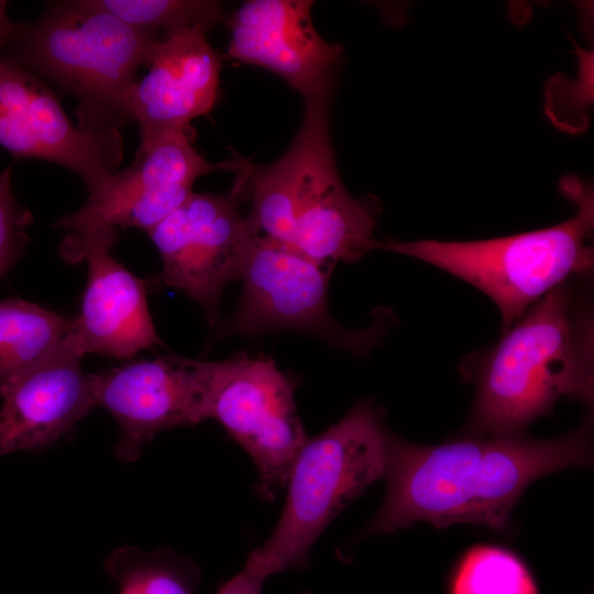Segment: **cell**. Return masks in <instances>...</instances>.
Masks as SVG:
<instances>
[{"mask_svg": "<svg viewBox=\"0 0 594 594\" xmlns=\"http://www.w3.org/2000/svg\"><path fill=\"white\" fill-rule=\"evenodd\" d=\"M592 416L550 440L525 433L464 437L439 446L406 441L389 432L386 494L361 536L393 532L418 521L435 528L469 522L509 528L525 490L547 474L593 460Z\"/></svg>", "mask_w": 594, "mask_h": 594, "instance_id": "1", "label": "cell"}, {"mask_svg": "<svg viewBox=\"0 0 594 594\" xmlns=\"http://www.w3.org/2000/svg\"><path fill=\"white\" fill-rule=\"evenodd\" d=\"M572 277L531 305L492 348L469 355L475 386L464 436L525 433L566 397L594 402V310L590 280Z\"/></svg>", "mask_w": 594, "mask_h": 594, "instance_id": "2", "label": "cell"}, {"mask_svg": "<svg viewBox=\"0 0 594 594\" xmlns=\"http://www.w3.org/2000/svg\"><path fill=\"white\" fill-rule=\"evenodd\" d=\"M333 78L301 95V125L287 151L268 164L240 155L227 161L232 193L251 202L246 216L256 234L321 265L352 263L373 251L380 213L376 199L352 196L339 175L331 136Z\"/></svg>", "mask_w": 594, "mask_h": 594, "instance_id": "3", "label": "cell"}, {"mask_svg": "<svg viewBox=\"0 0 594 594\" xmlns=\"http://www.w3.org/2000/svg\"><path fill=\"white\" fill-rule=\"evenodd\" d=\"M559 190L576 211L557 226L476 241L375 240L373 250L417 258L476 287L498 307L504 332L558 285L592 276L593 187L569 175L560 180Z\"/></svg>", "mask_w": 594, "mask_h": 594, "instance_id": "4", "label": "cell"}, {"mask_svg": "<svg viewBox=\"0 0 594 594\" xmlns=\"http://www.w3.org/2000/svg\"><path fill=\"white\" fill-rule=\"evenodd\" d=\"M371 399L358 402L336 425L308 438L289 472L283 512L246 568L265 578L305 568L311 548L341 510L384 477L389 430Z\"/></svg>", "mask_w": 594, "mask_h": 594, "instance_id": "5", "label": "cell"}, {"mask_svg": "<svg viewBox=\"0 0 594 594\" xmlns=\"http://www.w3.org/2000/svg\"><path fill=\"white\" fill-rule=\"evenodd\" d=\"M15 40L12 63L73 94L79 101L78 128L95 131H119L128 122L127 95L161 41L88 0L54 4L35 23L21 25Z\"/></svg>", "mask_w": 594, "mask_h": 594, "instance_id": "6", "label": "cell"}, {"mask_svg": "<svg viewBox=\"0 0 594 594\" xmlns=\"http://www.w3.org/2000/svg\"><path fill=\"white\" fill-rule=\"evenodd\" d=\"M294 384L273 360L245 352L213 361L208 419H215L249 453L255 493L274 501L308 440Z\"/></svg>", "mask_w": 594, "mask_h": 594, "instance_id": "7", "label": "cell"}, {"mask_svg": "<svg viewBox=\"0 0 594 594\" xmlns=\"http://www.w3.org/2000/svg\"><path fill=\"white\" fill-rule=\"evenodd\" d=\"M240 202L232 191L193 193L147 231L162 258L155 286L179 290L195 300L211 326L219 321L223 288L240 277L257 235L240 213Z\"/></svg>", "mask_w": 594, "mask_h": 594, "instance_id": "8", "label": "cell"}, {"mask_svg": "<svg viewBox=\"0 0 594 594\" xmlns=\"http://www.w3.org/2000/svg\"><path fill=\"white\" fill-rule=\"evenodd\" d=\"M212 373L213 361L172 354L91 374L95 406L121 430L117 457L134 461L156 433L207 420Z\"/></svg>", "mask_w": 594, "mask_h": 594, "instance_id": "9", "label": "cell"}, {"mask_svg": "<svg viewBox=\"0 0 594 594\" xmlns=\"http://www.w3.org/2000/svg\"><path fill=\"white\" fill-rule=\"evenodd\" d=\"M333 268L263 235H256L241 275L240 304L224 333L256 336L276 329L318 333L350 349L367 348L370 332H349L331 318L327 304Z\"/></svg>", "mask_w": 594, "mask_h": 594, "instance_id": "10", "label": "cell"}, {"mask_svg": "<svg viewBox=\"0 0 594 594\" xmlns=\"http://www.w3.org/2000/svg\"><path fill=\"white\" fill-rule=\"evenodd\" d=\"M116 233L112 227H87L72 230L62 243L66 260H86L88 265L80 310L70 319L67 338L82 356L127 360L163 344L148 310L146 284L111 255Z\"/></svg>", "mask_w": 594, "mask_h": 594, "instance_id": "11", "label": "cell"}, {"mask_svg": "<svg viewBox=\"0 0 594 594\" xmlns=\"http://www.w3.org/2000/svg\"><path fill=\"white\" fill-rule=\"evenodd\" d=\"M190 130L141 139L130 166L89 191L86 204L63 217L58 227H135L151 230L191 194L195 180L224 164L206 161L193 146Z\"/></svg>", "mask_w": 594, "mask_h": 594, "instance_id": "12", "label": "cell"}, {"mask_svg": "<svg viewBox=\"0 0 594 594\" xmlns=\"http://www.w3.org/2000/svg\"><path fill=\"white\" fill-rule=\"evenodd\" d=\"M0 145L14 157L46 160L78 174L89 191L117 172L120 131L76 128L59 100L20 65L0 59Z\"/></svg>", "mask_w": 594, "mask_h": 594, "instance_id": "13", "label": "cell"}, {"mask_svg": "<svg viewBox=\"0 0 594 594\" xmlns=\"http://www.w3.org/2000/svg\"><path fill=\"white\" fill-rule=\"evenodd\" d=\"M310 0H251L229 21L227 56L265 68L300 95L334 77L343 47L315 29Z\"/></svg>", "mask_w": 594, "mask_h": 594, "instance_id": "14", "label": "cell"}, {"mask_svg": "<svg viewBox=\"0 0 594 594\" xmlns=\"http://www.w3.org/2000/svg\"><path fill=\"white\" fill-rule=\"evenodd\" d=\"M207 31L197 25L156 43L147 74L130 88L124 102L125 117L139 123L141 139L190 130V121L213 107L221 65Z\"/></svg>", "mask_w": 594, "mask_h": 594, "instance_id": "15", "label": "cell"}, {"mask_svg": "<svg viewBox=\"0 0 594 594\" xmlns=\"http://www.w3.org/2000/svg\"><path fill=\"white\" fill-rule=\"evenodd\" d=\"M81 359L66 342L6 389L0 409V457L50 448L95 407L91 374L82 372Z\"/></svg>", "mask_w": 594, "mask_h": 594, "instance_id": "16", "label": "cell"}, {"mask_svg": "<svg viewBox=\"0 0 594 594\" xmlns=\"http://www.w3.org/2000/svg\"><path fill=\"white\" fill-rule=\"evenodd\" d=\"M70 319L37 304L0 299V398L21 375L67 342Z\"/></svg>", "mask_w": 594, "mask_h": 594, "instance_id": "17", "label": "cell"}, {"mask_svg": "<svg viewBox=\"0 0 594 594\" xmlns=\"http://www.w3.org/2000/svg\"><path fill=\"white\" fill-rule=\"evenodd\" d=\"M449 594H539L524 560L495 543L475 544L455 564Z\"/></svg>", "mask_w": 594, "mask_h": 594, "instance_id": "18", "label": "cell"}, {"mask_svg": "<svg viewBox=\"0 0 594 594\" xmlns=\"http://www.w3.org/2000/svg\"><path fill=\"white\" fill-rule=\"evenodd\" d=\"M107 573L120 584H129L141 594H194L196 568L167 550L144 552L118 548L106 560Z\"/></svg>", "mask_w": 594, "mask_h": 594, "instance_id": "19", "label": "cell"}, {"mask_svg": "<svg viewBox=\"0 0 594 594\" xmlns=\"http://www.w3.org/2000/svg\"><path fill=\"white\" fill-rule=\"evenodd\" d=\"M129 26L158 38L202 25L210 28L221 19L220 3L206 0H88ZM163 37V38H164ZM160 40V38H158Z\"/></svg>", "mask_w": 594, "mask_h": 594, "instance_id": "20", "label": "cell"}, {"mask_svg": "<svg viewBox=\"0 0 594 594\" xmlns=\"http://www.w3.org/2000/svg\"><path fill=\"white\" fill-rule=\"evenodd\" d=\"M580 73L570 79L556 75L544 86V112L558 129L583 132L588 124L587 109L593 103V52L578 48Z\"/></svg>", "mask_w": 594, "mask_h": 594, "instance_id": "21", "label": "cell"}, {"mask_svg": "<svg viewBox=\"0 0 594 594\" xmlns=\"http://www.w3.org/2000/svg\"><path fill=\"white\" fill-rule=\"evenodd\" d=\"M31 213L19 205L11 189V167L0 174V273L4 275L21 256Z\"/></svg>", "mask_w": 594, "mask_h": 594, "instance_id": "22", "label": "cell"}, {"mask_svg": "<svg viewBox=\"0 0 594 594\" xmlns=\"http://www.w3.org/2000/svg\"><path fill=\"white\" fill-rule=\"evenodd\" d=\"M265 576L244 566L217 594H262Z\"/></svg>", "mask_w": 594, "mask_h": 594, "instance_id": "23", "label": "cell"}, {"mask_svg": "<svg viewBox=\"0 0 594 594\" xmlns=\"http://www.w3.org/2000/svg\"><path fill=\"white\" fill-rule=\"evenodd\" d=\"M21 25L9 20L7 2L0 0V48L15 40Z\"/></svg>", "mask_w": 594, "mask_h": 594, "instance_id": "24", "label": "cell"}, {"mask_svg": "<svg viewBox=\"0 0 594 594\" xmlns=\"http://www.w3.org/2000/svg\"><path fill=\"white\" fill-rule=\"evenodd\" d=\"M119 594H141V593L129 584H120Z\"/></svg>", "mask_w": 594, "mask_h": 594, "instance_id": "25", "label": "cell"}, {"mask_svg": "<svg viewBox=\"0 0 594 594\" xmlns=\"http://www.w3.org/2000/svg\"><path fill=\"white\" fill-rule=\"evenodd\" d=\"M301 594H309V593H308V592H304V593H301Z\"/></svg>", "mask_w": 594, "mask_h": 594, "instance_id": "26", "label": "cell"}, {"mask_svg": "<svg viewBox=\"0 0 594 594\" xmlns=\"http://www.w3.org/2000/svg\"><path fill=\"white\" fill-rule=\"evenodd\" d=\"M3 275L0 273V278L2 277Z\"/></svg>", "mask_w": 594, "mask_h": 594, "instance_id": "27", "label": "cell"}]
</instances>
